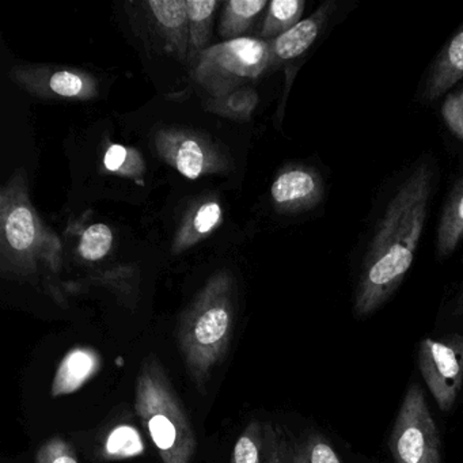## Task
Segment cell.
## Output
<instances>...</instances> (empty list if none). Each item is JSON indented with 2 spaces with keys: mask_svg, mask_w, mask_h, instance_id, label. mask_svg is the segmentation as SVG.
Listing matches in <instances>:
<instances>
[{
  "mask_svg": "<svg viewBox=\"0 0 463 463\" xmlns=\"http://www.w3.org/2000/svg\"><path fill=\"white\" fill-rule=\"evenodd\" d=\"M428 165L416 167L395 192L363 260L354 313L364 318L397 291L413 264L430 196Z\"/></svg>",
  "mask_w": 463,
  "mask_h": 463,
  "instance_id": "1",
  "label": "cell"
},
{
  "mask_svg": "<svg viewBox=\"0 0 463 463\" xmlns=\"http://www.w3.org/2000/svg\"><path fill=\"white\" fill-rule=\"evenodd\" d=\"M235 321V287L227 273L210 279L181 316L178 346L194 386L204 392L213 370L223 362Z\"/></svg>",
  "mask_w": 463,
  "mask_h": 463,
  "instance_id": "2",
  "label": "cell"
},
{
  "mask_svg": "<svg viewBox=\"0 0 463 463\" xmlns=\"http://www.w3.org/2000/svg\"><path fill=\"white\" fill-rule=\"evenodd\" d=\"M135 409L162 463H192L197 449L194 427L166 370L153 354L140 364Z\"/></svg>",
  "mask_w": 463,
  "mask_h": 463,
  "instance_id": "3",
  "label": "cell"
},
{
  "mask_svg": "<svg viewBox=\"0 0 463 463\" xmlns=\"http://www.w3.org/2000/svg\"><path fill=\"white\" fill-rule=\"evenodd\" d=\"M269 67V42L242 37L203 51L194 59L192 78L213 99H221L256 80Z\"/></svg>",
  "mask_w": 463,
  "mask_h": 463,
  "instance_id": "4",
  "label": "cell"
},
{
  "mask_svg": "<svg viewBox=\"0 0 463 463\" xmlns=\"http://www.w3.org/2000/svg\"><path fill=\"white\" fill-rule=\"evenodd\" d=\"M2 240L21 273L34 270L39 257L58 268V260L44 250L48 245L44 227L21 186H7L2 194Z\"/></svg>",
  "mask_w": 463,
  "mask_h": 463,
  "instance_id": "5",
  "label": "cell"
},
{
  "mask_svg": "<svg viewBox=\"0 0 463 463\" xmlns=\"http://www.w3.org/2000/svg\"><path fill=\"white\" fill-rule=\"evenodd\" d=\"M395 463H441L440 440L424 392L411 384L390 436Z\"/></svg>",
  "mask_w": 463,
  "mask_h": 463,
  "instance_id": "6",
  "label": "cell"
},
{
  "mask_svg": "<svg viewBox=\"0 0 463 463\" xmlns=\"http://www.w3.org/2000/svg\"><path fill=\"white\" fill-rule=\"evenodd\" d=\"M419 368L441 411H451L463 387V337L424 338L419 346Z\"/></svg>",
  "mask_w": 463,
  "mask_h": 463,
  "instance_id": "7",
  "label": "cell"
},
{
  "mask_svg": "<svg viewBox=\"0 0 463 463\" xmlns=\"http://www.w3.org/2000/svg\"><path fill=\"white\" fill-rule=\"evenodd\" d=\"M145 20L156 32V42L180 61H185L189 48V20L186 0H153L143 4Z\"/></svg>",
  "mask_w": 463,
  "mask_h": 463,
  "instance_id": "8",
  "label": "cell"
},
{
  "mask_svg": "<svg viewBox=\"0 0 463 463\" xmlns=\"http://www.w3.org/2000/svg\"><path fill=\"white\" fill-rule=\"evenodd\" d=\"M288 440L278 425L253 420L235 441L230 463H284Z\"/></svg>",
  "mask_w": 463,
  "mask_h": 463,
  "instance_id": "9",
  "label": "cell"
},
{
  "mask_svg": "<svg viewBox=\"0 0 463 463\" xmlns=\"http://www.w3.org/2000/svg\"><path fill=\"white\" fill-rule=\"evenodd\" d=\"M321 175L308 167H291L281 173L270 188L276 207L284 213H300L317 207L324 199Z\"/></svg>",
  "mask_w": 463,
  "mask_h": 463,
  "instance_id": "10",
  "label": "cell"
},
{
  "mask_svg": "<svg viewBox=\"0 0 463 463\" xmlns=\"http://www.w3.org/2000/svg\"><path fill=\"white\" fill-rule=\"evenodd\" d=\"M335 7L337 6L332 0L325 2L313 15L300 21L291 31L269 42L270 67L279 66L302 56L318 39L330 15L335 12Z\"/></svg>",
  "mask_w": 463,
  "mask_h": 463,
  "instance_id": "11",
  "label": "cell"
},
{
  "mask_svg": "<svg viewBox=\"0 0 463 463\" xmlns=\"http://www.w3.org/2000/svg\"><path fill=\"white\" fill-rule=\"evenodd\" d=\"M99 368H101V357L99 352L85 346L71 349L63 357L56 370L51 394L52 397L59 398L78 392L97 375Z\"/></svg>",
  "mask_w": 463,
  "mask_h": 463,
  "instance_id": "12",
  "label": "cell"
},
{
  "mask_svg": "<svg viewBox=\"0 0 463 463\" xmlns=\"http://www.w3.org/2000/svg\"><path fill=\"white\" fill-rule=\"evenodd\" d=\"M463 78V25L433 61L424 86L427 101H436Z\"/></svg>",
  "mask_w": 463,
  "mask_h": 463,
  "instance_id": "13",
  "label": "cell"
},
{
  "mask_svg": "<svg viewBox=\"0 0 463 463\" xmlns=\"http://www.w3.org/2000/svg\"><path fill=\"white\" fill-rule=\"evenodd\" d=\"M162 156L189 180H196L210 165L207 146L189 135L175 134L158 143Z\"/></svg>",
  "mask_w": 463,
  "mask_h": 463,
  "instance_id": "14",
  "label": "cell"
},
{
  "mask_svg": "<svg viewBox=\"0 0 463 463\" xmlns=\"http://www.w3.org/2000/svg\"><path fill=\"white\" fill-rule=\"evenodd\" d=\"M462 240L463 181H460L452 191L439 223L438 241H436V253L439 259H444L454 253Z\"/></svg>",
  "mask_w": 463,
  "mask_h": 463,
  "instance_id": "15",
  "label": "cell"
},
{
  "mask_svg": "<svg viewBox=\"0 0 463 463\" xmlns=\"http://www.w3.org/2000/svg\"><path fill=\"white\" fill-rule=\"evenodd\" d=\"M267 6H269L267 0H230L224 5L222 14L221 36L226 42L242 39Z\"/></svg>",
  "mask_w": 463,
  "mask_h": 463,
  "instance_id": "16",
  "label": "cell"
},
{
  "mask_svg": "<svg viewBox=\"0 0 463 463\" xmlns=\"http://www.w3.org/2000/svg\"><path fill=\"white\" fill-rule=\"evenodd\" d=\"M216 0H186L189 20V55L196 59L203 51L207 50L213 31Z\"/></svg>",
  "mask_w": 463,
  "mask_h": 463,
  "instance_id": "17",
  "label": "cell"
},
{
  "mask_svg": "<svg viewBox=\"0 0 463 463\" xmlns=\"http://www.w3.org/2000/svg\"><path fill=\"white\" fill-rule=\"evenodd\" d=\"M284 463H343L340 455L327 439L319 433H308L287 447Z\"/></svg>",
  "mask_w": 463,
  "mask_h": 463,
  "instance_id": "18",
  "label": "cell"
},
{
  "mask_svg": "<svg viewBox=\"0 0 463 463\" xmlns=\"http://www.w3.org/2000/svg\"><path fill=\"white\" fill-rule=\"evenodd\" d=\"M306 4L303 0H273L268 6L267 17L261 28L265 42H272L281 34L291 31L300 23Z\"/></svg>",
  "mask_w": 463,
  "mask_h": 463,
  "instance_id": "19",
  "label": "cell"
},
{
  "mask_svg": "<svg viewBox=\"0 0 463 463\" xmlns=\"http://www.w3.org/2000/svg\"><path fill=\"white\" fill-rule=\"evenodd\" d=\"M48 89L63 99H89L96 96V85L89 75L69 70L53 72L48 80Z\"/></svg>",
  "mask_w": 463,
  "mask_h": 463,
  "instance_id": "20",
  "label": "cell"
},
{
  "mask_svg": "<svg viewBox=\"0 0 463 463\" xmlns=\"http://www.w3.org/2000/svg\"><path fill=\"white\" fill-rule=\"evenodd\" d=\"M112 243V230L107 224H91L83 232L78 250L86 261H99L109 254Z\"/></svg>",
  "mask_w": 463,
  "mask_h": 463,
  "instance_id": "21",
  "label": "cell"
},
{
  "mask_svg": "<svg viewBox=\"0 0 463 463\" xmlns=\"http://www.w3.org/2000/svg\"><path fill=\"white\" fill-rule=\"evenodd\" d=\"M222 218L221 205L216 202H208L200 205L199 210L194 213L191 222V229L186 230V234L194 240L204 237L208 232H213Z\"/></svg>",
  "mask_w": 463,
  "mask_h": 463,
  "instance_id": "22",
  "label": "cell"
},
{
  "mask_svg": "<svg viewBox=\"0 0 463 463\" xmlns=\"http://www.w3.org/2000/svg\"><path fill=\"white\" fill-rule=\"evenodd\" d=\"M36 463H80V460L72 447L64 439L56 436L40 447Z\"/></svg>",
  "mask_w": 463,
  "mask_h": 463,
  "instance_id": "23",
  "label": "cell"
},
{
  "mask_svg": "<svg viewBox=\"0 0 463 463\" xmlns=\"http://www.w3.org/2000/svg\"><path fill=\"white\" fill-rule=\"evenodd\" d=\"M441 116L449 131L463 140V90L449 94L441 105Z\"/></svg>",
  "mask_w": 463,
  "mask_h": 463,
  "instance_id": "24",
  "label": "cell"
},
{
  "mask_svg": "<svg viewBox=\"0 0 463 463\" xmlns=\"http://www.w3.org/2000/svg\"><path fill=\"white\" fill-rule=\"evenodd\" d=\"M219 101H222V105H219L218 109H227L230 116L240 118V116H249L253 112L257 104V94L250 89H241Z\"/></svg>",
  "mask_w": 463,
  "mask_h": 463,
  "instance_id": "25",
  "label": "cell"
},
{
  "mask_svg": "<svg viewBox=\"0 0 463 463\" xmlns=\"http://www.w3.org/2000/svg\"><path fill=\"white\" fill-rule=\"evenodd\" d=\"M135 151L128 150L120 145H113L108 148L105 154L104 165L109 172L118 173L123 172L128 159L135 158L137 154Z\"/></svg>",
  "mask_w": 463,
  "mask_h": 463,
  "instance_id": "26",
  "label": "cell"
},
{
  "mask_svg": "<svg viewBox=\"0 0 463 463\" xmlns=\"http://www.w3.org/2000/svg\"><path fill=\"white\" fill-rule=\"evenodd\" d=\"M454 316L463 317V289L455 300Z\"/></svg>",
  "mask_w": 463,
  "mask_h": 463,
  "instance_id": "27",
  "label": "cell"
}]
</instances>
